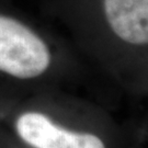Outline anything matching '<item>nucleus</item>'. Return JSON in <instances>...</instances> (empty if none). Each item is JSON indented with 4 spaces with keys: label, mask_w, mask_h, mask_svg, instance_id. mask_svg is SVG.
<instances>
[{
    "label": "nucleus",
    "mask_w": 148,
    "mask_h": 148,
    "mask_svg": "<svg viewBox=\"0 0 148 148\" xmlns=\"http://www.w3.org/2000/svg\"><path fill=\"white\" fill-rule=\"evenodd\" d=\"M106 21L117 37L131 45L148 43V0H103Z\"/></svg>",
    "instance_id": "obj_3"
},
{
    "label": "nucleus",
    "mask_w": 148,
    "mask_h": 148,
    "mask_svg": "<svg viewBox=\"0 0 148 148\" xmlns=\"http://www.w3.org/2000/svg\"><path fill=\"white\" fill-rule=\"evenodd\" d=\"M52 54L34 32L11 18L0 16V73L33 80L48 73Z\"/></svg>",
    "instance_id": "obj_2"
},
{
    "label": "nucleus",
    "mask_w": 148,
    "mask_h": 148,
    "mask_svg": "<svg viewBox=\"0 0 148 148\" xmlns=\"http://www.w3.org/2000/svg\"><path fill=\"white\" fill-rule=\"evenodd\" d=\"M0 148H27L18 142L2 125H0Z\"/></svg>",
    "instance_id": "obj_4"
},
{
    "label": "nucleus",
    "mask_w": 148,
    "mask_h": 148,
    "mask_svg": "<svg viewBox=\"0 0 148 148\" xmlns=\"http://www.w3.org/2000/svg\"><path fill=\"white\" fill-rule=\"evenodd\" d=\"M0 125L27 148H133L130 134L100 113L27 106L0 115Z\"/></svg>",
    "instance_id": "obj_1"
}]
</instances>
